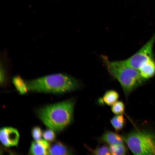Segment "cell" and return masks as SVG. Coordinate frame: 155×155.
Segmentation results:
<instances>
[{
    "label": "cell",
    "mask_w": 155,
    "mask_h": 155,
    "mask_svg": "<svg viewBox=\"0 0 155 155\" xmlns=\"http://www.w3.org/2000/svg\"><path fill=\"white\" fill-rule=\"evenodd\" d=\"M138 70L141 77L146 81L153 77L155 75V60L154 57L143 63Z\"/></svg>",
    "instance_id": "cell-7"
},
{
    "label": "cell",
    "mask_w": 155,
    "mask_h": 155,
    "mask_svg": "<svg viewBox=\"0 0 155 155\" xmlns=\"http://www.w3.org/2000/svg\"><path fill=\"white\" fill-rule=\"evenodd\" d=\"M103 59L109 72L119 82L126 96L146 81L138 71L130 66L125 60L110 61L105 57Z\"/></svg>",
    "instance_id": "cell-3"
},
{
    "label": "cell",
    "mask_w": 155,
    "mask_h": 155,
    "mask_svg": "<svg viewBox=\"0 0 155 155\" xmlns=\"http://www.w3.org/2000/svg\"><path fill=\"white\" fill-rule=\"evenodd\" d=\"M119 96V94L116 91L110 90L106 91L104 94L102 100L106 105L111 106L117 101Z\"/></svg>",
    "instance_id": "cell-11"
},
{
    "label": "cell",
    "mask_w": 155,
    "mask_h": 155,
    "mask_svg": "<svg viewBox=\"0 0 155 155\" xmlns=\"http://www.w3.org/2000/svg\"><path fill=\"white\" fill-rule=\"evenodd\" d=\"M90 151L93 154L95 155L111 154L109 147L106 145L98 146L94 150L91 149Z\"/></svg>",
    "instance_id": "cell-16"
},
{
    "label": "cell",
    "mask_w": 155,
    "mask_h": 155,
    "mask_svg": "<svg viewBox=\"0 0 155 155\" xmlns=\"http://www.w3.org/2000/svg\"><path fill=\"white\" fill-rule=\"evenodd\" d=\"M55 131L49 129L45 130L43 132L42 137L47 142H52L55 139Z\"/></svg>",
    "instance_id": "cell-17"
},
{
    "label": "cell",
    "mask_w": 155,
    "mask_h": 155,
    "mask_svg": "<svg viewBox=\"0 0 155 155\" xmlns=\"http://www.w3.org/2000/svg\"><path fill=\"white\" fill-rule=\"evenodd\" d=\"M75 103L71 99L47 106L39 110L38 116L49 129L60 131L73 121Z\"/></svg>",
    "instance_id": "cell-1"
},
{
    "label": "cell",
    "mask_w": 155,
    "mask_h": 155,
    "mask_svg": "<svg viewBox=\"0 0 155 155\" xmlns=\"http://www.w3.org/2000/svg\"><path fill=\"white\" fill-rule=\"evenodd\" d=\"M125 106L121 101H117L111 106V110L115 115L122 114L125 111Z\"/></svg>",
    "instance_id": "cell-15"
},
{
    "label": "cell",
    "mask_w": 155,
    "mask_h": 155,
    "mask_svg": "<svg viewBox=\"0 0 155 155\" xmlns=\"http://www.w3.org/2000/svg\"><path fill=\"white\" fill-rule=\"evenodd\" d=\"M108 147L111 154L121 155L126 154V149L123 144L109 145Z\"/></svg>",
    "instance_id": "cell-14"
},
{
    "label": "cell",
    "mask_w": 155,
    "mask_h": 155,
    "mask_svg": "<svg viewBox=\"0 0 155 155\" xmlns=\"http://www.w3.org/2000/svg\"><path fill=\"white\" fill-rule=\"evenodd\" d=\"M112 126L116 131H119L123 127L125 123V119L122 115H115L110 120Z\"/></svg>",
    "instance_id": "cell-12"
},
{
    "label": "cell",
    "mask_w": 155,
    "mask_h": 155,
    "mask_svg": "<svg viewBox=\"0 0 155 155\" xmlns=\"http://www.w3.org/2000/svg\"><path fill=\"white\" fill-rule=\"evenodd\" d=\"M135 155H155V135L145 131H135L122 137Z\"/></svg>",
    "instance_id": "cell-4"
},
{
    "label": "cell",
    "mask_w": 155,
    "mask_h": 155,
    "mask_svg": "<svg viewBox=\"0 0 155 155\" xmlns=\"http://www.w3.org/2000/svg\"><path fill=\"white\" fill-rule=\"evenodd\" d=\"M155 41V33L149 40L138 51L125 60L130 66L137 70L149 59L154 57L153 48Z\"/></svg>",
    "instance_id": "cell-5"
},
{
    "label": "cell",
    "mask_w": 155,
    "mask_h": 155,
    "mask_svg": "<svg viewBox=\"0 0 155 155\" xmlns=\"http://www.w3.org/2000/svg\"><path fill=\"white\" fill-rule=\"evenodd\" d=\"M31 134L33 138L35 141L41 140L42 136L43 133L41 129L38 126L34 127L32 130Z\"/></svg>",
    "instance_id": "cell-18"
},
{
    "label": "cell",
    "mask_w": 155,
    "mask_h": 155,
    "mask_svg": "<svg viewBox=\"0 0 155 155\" xmlns=\"http://www.w3.org/2000/svg\"><path fill=\"white\" fill-rule=\"evenodd\" d=\"M74 153L70 148L59 142L50 145L49 149V154L51 155H72Z\"/></svg>",
    "instance_id": "cell-10"
},
{
    "label": "cell",
    "mask_w": 155,
    "mask_h": 155,
    "mask_svg": "<svg viewBox=\"0 0 155 155\" xmlns=\"http://www.w3.org/2000/svg\"><path fill=\"white\" fill-rule=\"evenodd\" d=\"M100 142L105 143L109 145L123 144L122 137L116 133L111 131H106L99 139Z\"/></svg>",
    "instance_id": "cell-9"
},
{
    "label": "cell",
    "mask_w": 155,
    "mask_h": 155,
    "mask_svg": "<svg viewBox=\"0 0 155 155\" xmlns=\"http://www.w3.org/2000/svg\"><path fill=\"white\" fill-rule=\"evenodd\" d=\"M50 145L45 140H41L32 142L29 153L32 155H48Z\"/></svg>",
    "instance_id": "cell-8"
},
{
    "label": "cell",
    "mask_w": 155,
    "mask_h": 155,
    "mask_svg": "<svg viewBox=\"0 0 155 155\" xmlns=\"http://www.w3.org/2000/svg\"><path fill=\"white\" fill-rule=\"evenodd\" d=\"M19 134L16 129L10 127H4L0 131V140L2 144L7 147L18 144Z\"/></svg>",
    "instance_id": "cell-6"
},
{
    "label": "cell",
    "mask_w": 155,
    "mask_h": 155,
    "mask_svg": "<svg viewBox=\"0 0 155 155\" xmlns=\"http://www.w3.org/2000/svg\"><path fill=\"white\" fill-rule=\"evenodd\" d=\"M28 91L62 94L78 88V80L68 75L56 73L36 79L26 81Z\"/></svg>",
    "instance_id": "cell-2"
},
{
    "label": "cell",
    "mask_w": 155,
    "mask_h": 155,
    "mask_svg": "<svg viewBox=\"0 0 155 155\" xmlns=\"http://www.w3.org/2000/svg\"><path fill=\"white\" fill-rule=\"evenodd\" d=\"M13 82L16 89L20 94H24L28 91L26 81L20 77L16 76L13 77Z\"/></svg>",
    "instance_id": "cell-13"
},
{
    "label": "cell",
    "mask_w": 155,
    "mask_h": 155,
    "mask_svg": "<svg viewBox=\"0 0 155 155\" xmlns=\"http://www.w3.org/2000/svg\"><path fill=\"white\" fill-rule=\"evenodd\" d=\"M4 70L3 67L1 66L0 68V84L2 85L4 84L5 82V78Z\"/></svg>",
    "instance_id": "cell-19"
}]
</instances>
